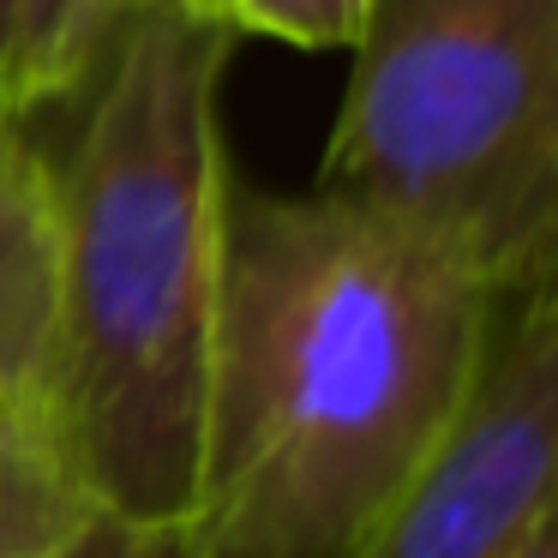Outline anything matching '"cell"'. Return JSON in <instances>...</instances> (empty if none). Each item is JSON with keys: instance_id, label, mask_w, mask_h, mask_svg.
<instances>
[{"instance_id": "1", "label": "cell", "mask_w": 558, "mask_h": 558, "mask_svg": "<svg viewBox=\"0 0 558 558\" xmlns=\"http://www.w3.org/2000/svg\"><path fill=\"white\" fill-rule=\"evenodd\" d=\"M498 294L330 193H229L186 558H342L433 462Z\"/></svg>"}, {"instance_id": "2", "label": "cell", "mask_w": 558, "mask_h": 558, "mask_svg": "<svg viewBox=\"0 0 558 558\" xmlns=\"http://www.w3.org/2000/svg\"><path fill=\"white\" fill-rule=\"evenodd\" d=\"M234 37L186 0H145L54 174V325L43 409L109 529L181 541L205 505Z\"/></svg>"}, {"instance_id": "3", "label": "cell", "mask_w": 558, "mask_h": 558, "mask_svg": "<svg viewBox=\"0 0 558 558\" xmlns=\"http://www.w3.org/2000/svg\"><path fill=\"white\" fill-rule=\"evenodd\" d=\"M313 193L481 289L558 277V0H373Z\"/></svg>"}, {"instance_id": "4", "label": "cell", "mask_w": 558, "mask_h": 558, "mask_svg": "<svg viewBox=\"0 0 558 558\" xmlns=\"http://www.w3.org/2000/svg\"><path fill=\"white\" fill-rule=\"evenodd\" d=\"M558 277L498 294L457 426L342 558H517L553 529Z\"/></svg>"}, {"instance_id": "5", "label": "cell", "mask_w": 558, "mask_h": 558, "mask_svg": "<svg viewBox=\"0 0 558 558\" xmlns=\"http://www.w3.org/2000/svg\"><path fill=\"white\" fill-rule=\"evenodd\" d=\"M54 325V174L25 138V121L0 114V385L43 402Z\"/></svg>"}, {"instance_id": "6", "label": "cell", "mask_w": 558, "mask_h": 558, "mask_svg": "<svg viewBox=\"0 0 558 558\" xmlns=\"http://www.w3.org/2000/svg\"><path fill=\"white\" fill-rule=\"evenodd\" d=\"M109 534L49 409L0 385V558H85Z\"/></svg>"}, {"instance_id": "7", "label": "cell", "mask_w": 558, "mask_h": 558, "mask_svg": "<svg viewBox=\"0 0 558 558\" xmlns=\"http://www.w3.org/2000/svg\"><path fill=\"white\" fill-rule=\"evenodd\" d=\"M145 0H19L13 66H7V114L31 121L37 109L85 97L97 66L133 25Z\"/></svg>"}, {"instance_id": "8", "label": "cell", "mask_w": 558, "mask_h": 558, "mask_svg": "<svg viewBox=\"0 0 558 558\" xmlns=\"http://www.w3.org/2000/svg\"><path fill=\"white\" fill-rule=\"evenodd\" d=\"M373 0H222L229 37H270L289 49H354Z\"/></svg>"}, {"instance_id": "9", "label": "cell", "mask_w": 558, "mask_h": 558, "mask_svg": "<svg viewBox=\"0 0 558 558\" xmlns=\"http://www.w3.org/2000/svg\"><path fill=\"white\" fill-rule=\"evenodd\" d=\"M13 25H19V0H0V114H7V66H13Z\"/></svg>"}, {"instance_id": "10", "label": "cell", "mask_w": 558, "mask_h": 558, "mask_svg": "<svg viewBox=\"0 0 558 558\" xmlns=\"http://www.w3.org/2000/svg\"><path fill=\"white\" fill-rule=\"evenodd\" d=\"M517 558H558V522H553V529H541V534H534V541L522 546Z\"/></svg>"}, {"instance_id": "11", "label": "cell", "mask_w": 558, "mask_h": 558, "mask_svg": "<svg viewBox=\"0 0 558 558\" xmlns=\"http://www.w3.org/2000/svg\"><path fill=\"white\" fill-rule=\"evenodd\" d=\"M186 7H193V13H205V19H217V25H222V0H186ZM222 31H229V25H222Z\"/></svg>"}, {"instance_id": "12", "label": "cell", "mask_w": 558, "mask_h": 558, "mask_svg": "<svg viewBox=\"0 0 558 558\" xmlns=\"http://www.w3.org/2000/svg\"><path fill=\"white\" fill-rule=\"evenodd\" d=\"M174 558H186V541H181V553H174Z\"/></svg>"}]
</instances>
